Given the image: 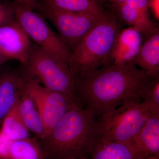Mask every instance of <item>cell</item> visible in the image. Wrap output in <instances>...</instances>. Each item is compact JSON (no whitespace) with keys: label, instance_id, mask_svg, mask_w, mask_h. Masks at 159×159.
<instances>
[{"label":"cell","instance_id":"obj_8","mask_svg":"<svg viewBox=\"0 0 159 159\" xmlns=\"http://www.w3.org/2000/svg\"><path fill=\"white\" fill-rule=\"evenodd\" d=\"M20 85L36 103L44 124L46 136L73 105L80 103L67 95L45 87L32 77L20 78Z\"/></svg>","mask_w":159,"mask_h":159},{"label":"cell","instance_id":"obj_14","mask_svg":"<svg viewBox=\"0 0 159 159\" xmlns=\"http://www.w3.org/2000/svg\"><path fill=\"white\" fill-rule=\"evenodd\" d=\"M135 145L144 156L159 157V113L148 111L136 138Z\"/></svg>","mask_w":159,"mask_h":159},{"label":"cell","instance_id":"obj_1","mask_svg":"<svg viewBox=\"0 0 159 159\" xmlns=\"http://www.w3.org/2000/svg\"><path fill=\"white\" fill-rule=\"evenodd\" d=\"M154 78L133 63L109 65L75 80V93L80 103L97 119L125 102H142L147 86Z\"/></svg>","mask_w":159,"mask_h":159},{"label":"cell","instance_id":"obj_27","mask_svg":"<svg viewBox=\"0 0 159 159\" xmlns=\"http://www.w3.org/2000/svg\"><path fill=\"white\" fill-rule=\"evenodd\" d=\"M6 60V58L4 57V56L2 55V54L1 53V51H0V67L3 63L5 62Z\"/></svg>","mask_w":159,"mask_h":159},{"label":"cell","instance_id":"obj_18","mask_svg":"<svg viewBox=\"0 0 159 159\" xmlns=\"http://www.w3.org/2000/svg\"><path fill=\"white\" fill-rule=\"evenodd\" d=\"M16 102L1 124V130L12 141L30 138L29 131L21 118Z\"/></svg>","mask_w":159,"mask_h":159},{"label":"cell","instance_id":"obj_11","mask_svg":"<svg viewBox=\"0 0 159 159\" xmlns=\"http://www.w3.org/2000/svg\"><path fill=\"white\" fill-rule=\"evenodd\" d=\"M143 38L138 30L131 26L120 30L112 53L111 64L125 65L133 63L143 43Z\"/></svg>","mask_w":159,"mask_h":159},{"label":"cell","instance_id":"obj_20","mask_svg":"<svg viewBox=\"0 0 159 159\" xmlns=\"http://www.w3.org/2000/svg\"><path fill=\"white\" fill-rule=\"evenodd\" d=\"M142 103L148 111L159 113V77L154 78L149 84Z\"/></svg>","mask_w":159,"mask_h":159},{"label":"cell","instance_id":"obj_26","mask_svg":"<svg viewBox=\"0 0 159 159\" xmlns=\"http://www.w3.org/2000/svg\"><path fill=\"white\" fill-rule=\"evenodd\" d=\"M94 2L96 3L97 5L102 7L107 2L110 0H93Z\"/></svg>","mask_w":159,"mask_h":159},{"label":"cell","instance_id":"obj_29","mask_svg":"<svg viewBox=\"0 0 159 159\" xmlns=\"http://www.w3.org/2000/svg\"><path fill=\"white\" fill-rule=\"evenodd\" d=\"M140 159H159V157H157L151 156H148L143 157Z\"/></svg>","mask_w":159,"mask_h":159},{"label":"cell","instance_id":"obj_17","mask_svg":"<svg viewBox=\"0 0 159 159\" xmlns=\"http://www.w3.org/2000/svg\"><path fill=\"white\" fill-rule=\"evenodd\" d=\"M41 146L35 140L28 138L13 141L6 159H44Z\"/></svg>","mask_w":159,"mask_h":159},{"label":"cell","instance_id":"obj_4","mask_svg":"<svg viewBox=\"0 0 159 159\" xmlns=\"http://www.w3.org/2000/svg\"><path fill=\"white\" fill-rule=\"evenodd\" d=\"M148 114L142 102H125L97 118L96 134L115 142L136 146V138Z\"/></svg>","mask_w":159,"mask_h":159},{"label":"cell","instance_id":"obj_12","mask_svg":"<svg viewBox=\"0 0 159 159\" xmlns=\"http://www.w3.org/2000/svg\"><path fill=\"white\" fill-rule=\"evenodd\" d=\"M144 157L135 145L115 142L97 134L91 152L92 159H140Z\"/></svg>","mask_w":159,"mask_h":159},{"label":"cell","instance_id":"obj_30","mask_svg":"<svg viewBox=\"0 0 159 159\" xmlns=\"http://www.w3.org/2000/svg\"><path fill=\"white\" fill-rule=\"evenodd\" d=\"M2 0H0V1H2Z\"/></svg>","mask_w":159,"mask_h":159},{"label":"cell","instance_id":"obj_7","mask_svg":"<svg viewBox=\"0 0 159 159\" xmlns=\"http://www.w3.org/2000/svg\"><path fill=\"white\" fill-rule=\"evenodd\" d=\"M15 19L37 46L68 64L71 51L40 15L15 2L11 5Z\"/></svg>","mask_w":159,"mask_h":159},{"label":"cell","instance_id":"obj_24","mask_svg":"<svg viewBox=\"0 0 159 159\" xmlns=\"http://www.w3.org/2000/svg\"><path fill=\"white\" fill-rule=\"evenodd\" d=\"M15 2L18 3L26 7H31L33 6L34 0H14Z\"/></svg>","mask_w":159,"mask_h":159},{"label":"cell","instance_id":"obj_9","mask_svg":"<svg viewBox=\"0 0 159 159\" xmlns=\"http://www.w3.org/2000/svg\"><path fill=\"white\" fill-rule=\"evenodd\" d=\"M31 46L30 38L16 20L0 27V51L6 60L26 64Z\"/></svg>","mask_w":159,"mask_h":159},{"label":"cell","instance_id":"obj_3","mask_svg":"<svg viewBox=\"0 0 159 159\" xmlns=\"http://www.w3.org/2000/svg\"><path fill=\"white\" fill-rule=\"evenodd\" d=\"M120 26L115 16L105 17L72 51L68 66L74 80L85 78L111 65Z\"/></svg>","mask_w":159,"mask_h":159},{"label":"cell","instance_id":"obj_23","mask_svg":"<svg viewBox=\"0 0 159 159\" xmlns=\"http://www.w3.org/2000/svg\"><path fill=\"white\" fill-rule=\"evenodd\" d=\"M148 10H150L154 17L159 20V0H147Z\"/></svg>","mask_w":159,"mask_h":159},{"label":"cell","instance_id":"obj_25","mask_svg":"<svg viewBox=\"0 0 159 159\" xmlns=\"http://www.w3.org/2000/svg\"><path fill=\"white\" fill-rule=\"evenodd\" d=\"M61 159H92L91 157L85 156H74L64 158Z\"/></svg>","mask_w":159,"mask_h":159},{"label":"cell","instance_id":"obj_22","mask_svg":"<svg viewBox=\"0 0 159 159\" xmlns=\"http://www.w3.org/2000/svg\"><path fill=\"white\" fill-rule=\"evenodd\" d=\"M14 16V12L11 6V8L9 10L0 13V27L13 20Z\"/></svg>","mask_w":159,"mask_h":159},{"label":"cell","instance_id":"obj_6","mask_svg":"<svg viewBox=\"0 0 159 159\" xmlns=\"http://www.w3.org/2000/svg\"><path fill=\"white\" fill-rule=\"evenodd\" d=\"M53 24L61 39L72 51L103 18V13L77 12L55 8L43 0L37 8Z\"/></svg>","mask_w":159,"mask_h":159},{"label":"cell","instance_id":"obj_16","mask_svg":"<svg viewBox=\"0 0 159 159\" xmlns=\"http://www.w3.org/2000/svg\"><path fill=\"white\" fill-rule=\"evenodd\" d=\"M20 79L9 73L0 75V124L17 101Z\"/></svg>","mask_w":159,"mask_h":159},{"label":"cell","instance_id":"obj_5","mask_svg":"<svg viewBox=\"0 0 159 159\" xmlns=\"http://www.w3.org/2000/svg\"><path fill=\"white\" fill-rule=\"evenodd\" d=\"M25 65L31 77L45 87L78 101L75 93V80L68 64L35 45L31 46Z\"/></svg>","mask_w":159,"mask_h":159},{"label":"cell","instance_id":"obj_28","mask_svg":"<svg viewBox=\"0 0 159 159\" xmlns=\"http://www.w3.org/2000/svg\"><path fill=\"white\" fill-rule=\"evenodd\" d=\"M111 2L114 3V5H117L124 2L126 0H110Z\"/></svg>","mask_w":159,"mask_h":159},{"label":"cell","instance_id":"obj_19","mask_svg":"<svg viewBox=\"0 0 159 159\" xmlns=\"http://www.w3.org/2000/svg\"><path fill=\"white\" fill-rule=\"evenodd\" d=\"M57 9L65 11L77 12L103 13L102 7L93 0H43Z\"/></svg>","mask_w":159,"mask_h":159},{"label":"cell","instance_id":"obj_21","mask_svg":"<svg viewBox=\"0 0 159 159\" xmlns=\"http://www.w3.org/2000/svg\"><path fill=\"white\" fill-rule=\"evenodd\" d=\"M13 141L0 130V159H6Z\"/></svg>","mask_w":159,"mask_h":159},{"label":"cell","instance_id":"obj_2","mask_svg":"<svg viewBox=\"0 0 159 159\" xmlns=\"http://www.w3.org/2000/svg\"><path fill=\"white\" fill-rule=\"evenodd\" d=\"M96 120L94 114L80 103L73 105L42 140L40 146L46 158L91 157L96 137Z\"/></svg>","mask_w":159,"mask_h":159},{"label":"cell","instance_id":"obj_15","mask_svg":"<svg viewBox=\"0 0 159 159\" xmlns=\"http://www.w3.org/2000/svg\"><path fill=\"white\" fill-rule=\"evenodd\" d=\"M133 63L152 77H159V31L145 38Z\"/></svg>","mask_w":159,"mask_h":159},{"label":"cell","instance_id":"obj_13","mask_svg":"<svg viewBox=\"0 0 159 159\" xmlns=\"http://www.w3.org/2000/svg\"><path fill=\"white\" fill-rule=\"evenodd\" d=\"M16 103L21 118L29 132L41 140L44 139L47 135L46 129L37 106L20 85Z\"/></svg>","mask_w":159,"mask_h":159},{"label":"cell","instance_id":"obj_10","mask_svg":"<svg viewBox=\"0 0 159 159\" xmlns=\"http://www.w3.org/2000/svg\"><path fill=\"white\" fill-rule=\"evenodd\" d=\"M120 17L134 27L145 38L159 31L149 17L147 0H126L116 5Z\"/></svg>","mask_w":159,"mask_h":159}]
</instances>
